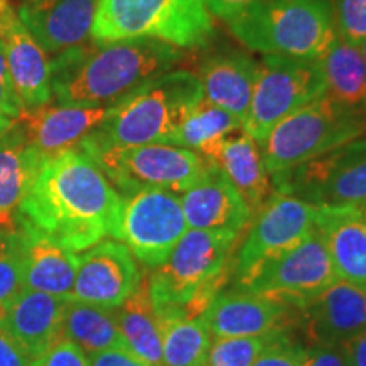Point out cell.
Returning a JSON list of instances; mask_svg holds the SVG:
<instances>
[{
    "instance_id": "74e56055",
    "label": "cell",
    "mask_w": 366,
    "mask_h": 366,
    "mask_svg": "<svg viewBox=\"0 0 366 366\" xmlns=\"http://www.w3.org/2000/svg\"><path fill=\"white\" fill-rule=\"evenodd\" d=\"M86 356H89L90 366H151L143 358L132 353L129 347H112V350Z\"/></svg>"
},
{
    "instance_id": "7bdbcfd3",
    "label": "cell",
    "mask_w": 366,
    "mask_h": 366,
    "mask_svg": "<svg viewBox=\"0 0 366 366\" xmlns=\"http://www.w3.org/2000/svg\"><path fill=\"white\" fill-rule=\"evenodd\" d=\"M12 122H14V119L7 117L6 114L0 112V134H2V132H6L9 127L12 126Z\"/></svg>"
},
{
    "instance_id": "60d3db41",
    "label": "cell",
    "mask_w": 366,
    "mask_h": 366,
    "mask_svg": "<svg viewBox=\"0 0 366 366\" xmlns=\"http://www.w3.org/2000/svg\"><path fill=\"white\" fill-rule=\"evenodd\" d=\"M31 361L16 341L0 331V366H31Z\"/></svg>"
},
{
    "instance_id": "f1b7e54d",
    "label": "cell",
    "mask_w": 366,
    "mask_h": 366,
    "mask_svg": "<svg viewBox=\"0 0 366 366\" xmlns=\"http://www.w3.org/2000/svg\"><path fill=\"white\" fill-rule=\"evenodd\" d=\"M319 61L326 79V94L366 119V63L360 46L337 38Z\"/></svg>"
},
{
    "instance_id": "f6af8a7d",
    "label": "cell",
    "mask_w": 366,
    "mask_h": 366,
    "mask_svg": "<svg viewBox=\"0 0 366 366\" xmlns=\"http://www.w3.org/2000/svg\"><path fill=\"white\" fill-rule=\"evenodd\" d=\"M4 2V0H0V4H2Z\"/></svg>"
},
{
    "instance_id": "e0dca14e",
    "label": "cell",
    "mask_w": 366,
    "mask_h": 366,
    "mask_svg": "<svg viewBox=\"0 0 366 366\" xmlns=\"http://www.w3.org/2000/svg\"><path fill=\"white\" fill-rule=\"evenodd\" d=\"M297 310L249 292H219L202 317L212 337H249L285 331L297 322Z\"/></svg>"
},
{
    "instance_id": "52a82bcc",
    "label": "cell",
    "mask_w": 366,
    "mask_h": 366,
    "mask_svg": "<svg viewBox=\"0 0 366 366\" xmlns=\"http://www.w3.org/2000/svg\"><path fill=\"white\" fill-rule=\"evenodd\" d=\"M366 134V119L334 100H312L277 124L262 144L268 175L299 167Z\"/></svg>"
},
{
    "instance_id": "4316f807",
    "label": "cell",
    "mask_w": 366,
    "mask_h": 366,
    "mask_svg": "<svg viewBox=\"0 0 366 366\" xmlns=\"http://www.w3.org/2000/svg\"><path fill=\"white\" fill-rule=\"evenodd\" d=\"M114 314L132 353L151 366H162V322L149 297L148 274L141 277L134 292L114 309Z\"/></svg>"
},
{
    "instance_id": "5b68a950",
    "label": "cell",
    "mask_w": 366,
    "mask_h": 366,
    "mask_svg": "<svg viewBox=\"0 0 366 366\" xmlns=\"http://www.w3.org/2000/svg\"><path fill=\"white\" fill-rule=\"evenodd\" d=\"M224 22L244 48L263 56L320 59L340 38L332 0H259Z\"/></svg>"
},
{
    "instance_id": "83f0119b",
    "label": "cell",
    "mask_w": 366,
    "mask_h": 366,
    "mask_svg": "<svg viewBox=\"0 0 366 366\" xmlns=\"http://www.w3.org/2000/svg\"><path fill=\"white\" fill-rule=\"evenodd\" d=\"M61 340L75 342L85 355H94L112 347H127L117 327L114 309L79 300L65 302Z\"/></svg>"
},
{
    "instance_id": "f546056e",
    "label": "cell",
    "mask_w": 366,
    "mask_h": 366,
    "mask_svg": "<svg viewBox=\"0 0 366 366\" xmlns=\"http://www.w3.org/2000/svg\"><path fill=\"white\" fill-rule=\"evenodd\" d=\"M239 129H242L239 119L204 99L178 124L164 144L195 151L205 159L222 139Z\"/></svg>"
},
{
    "instance_id": "f35d334b",
    "label": "cell",
    "mask_w": 366,
    "mask_h": 366,
    "mask_svg": "<svg viewBox=\"0 0 366 366\" xmlns=\"http://www.w3.org/2000/svg\"><path fill=\"white\" fill-rule=\"evenodd\" d=\"M204 2L209 12L212 14V17L227 21L251 6H254V4H258L259 0H204Z\"/></svg>"
},
{
    "instance_id": "d6986e66",
    "label": "cell",
    "mask_w": 366,
    "mask_h": 366,
    "mask_svg": "<svg viewBox=\"0 0 366 366\" xmlns=\"http://www.w3.org/2000/svg\"><path fill=\"white\" fill-rule=\"evenodd\" d=\"M99 0H24L17 16L49 58L90 41Z\"/></svg>"
},
{
    "instance_id": "8992f818",
    "label": "cell",
    "mask_w": 366,
    "mask_h": 366,
    "mask_svg": "<svg viewBox=\"0 0 366 366\" xmlns=\"http://www.w3.org/2000/svg\"><path fill=\"white\" fill-rule=\"evenodd\" d=\"M214 31L204 0H99L90 41L157 39L195 49L207 46Z\"/></svg>"
},
{
    "instance_id": "d6a6232c",
    "label": "cell",
    "mask_w": 366,
    "mask_h": 366,
    "mask_svg": "<svg viewBox=\"0 0 366 366\" xmlns=\"http://www.w3.org/2000/svg\"><path fill=\"white\" fill-rule=\"evenodd\" d=\"M24 287V256L17 227L0 229V307Z\"/></svg>"
},
{
    "instance_id": "ffe728a7",
    "label": "cell",
    "mask_w": 366,
    "mask_h": 366,
    "mask_svg": "<svg viewBox=\"0 0 366 366\" xmlns=\"http://www.w3.org/2000/svg\"><path fill=\"white\" fill-rule=\"evenodd\" d=\"M66 299L22 287L0 307V331L16 341L31 360L61 340Z\"/></svg>"
},
{
    "instance_id": "6da1fadb",
    "label": "cell",
    "mask_w": 366,
    "mask_h": 366,
    "mask_svg": "<svg viewBox=\"0 0 366 366\" xmlns=\"http://www.w3.org/2000/svg\"><path fill=\"white\" fill-rule=\"evenodd\" d=\"M121 194L84 149L46 158L21 204L24 221L59 246L79 253L116 237Z\"/></svg>"
},
{
    "instance_id": "603a6c76",
    "label": "cell",
    "mask_w": 366,
    "mask_h": 366,
    "mask_svg": "<svg viewBox=\"0 0 366 366\" xmlns=\"http://www.w3.org/2000/svg\"><path fill=\"white\" fill-rule=\"evenodd\" d=\"M259 61L239 49H219L199 66L204 99L244 122L258 76Z\"/></svg>"
},
{
    "instance_id": "7402d4cb",
    "label": "cell",
    "mask_w": 366,
    "mask_h": 366,
    "mask_svg": "<svg viewBox=\"0 0 366 366\" xmlns=\"http://www.w3.org/2000/svg\"><path fill=\"white\" fill-rule=\"evenodd\" d=\"M317 207V205H315ZM317 232L340 280L366 290V212L347 205H320Z\"/></svg>"
},
{
    "instance_id": "8fae6325",
    "label": "cell",
    "mask_w": 366,
    "mask_h": 366,
    "mask_svg": "<svg viewBox=\"0 0 366 366\" xmlns=\"http://www.w3.org/2000/svg\"><path fill=\"white\" fill-rule=\"evenodd\" d=\"M315 214V205L273 192L253 217L248 234L234 256L232 277H236V287H241L264 264L312 236Z\"/></svg>"
},
{
    "instance_id": "836d02e7",
    "label": "cell",
    "mask_w": 366,
    "mask_h": 366,
    "mask_svg": "<svg viewBox=\"0 0 366 366\" xmlns=\"http://www.w3.org/2000/svg\"><path fill=\"white\" fill-rule=\"evenodd\" d=\"M334 19L341 39L353 46L366 41V0H332Z\"/></svg>"
},
{
    "instance_id": "5bb4252c",
    "label": "cell",
    "mask_w": 366,
    "mask_h": 366,
    "mask_svg": "<svg viewBox=\"0 0 366 366\" xmlns=\"http://www.w3.org/2000/svg\"><path fill=\"white\" fill-rule=\"evenodd\" d=\"M141 277L124 242L102 239L79 256L75 283L66 300L116 309L134 292Z\"/></svg>"
},
{
    "instance_id": "4dcf8cb0",
    "label": "cell",
    "mask_w": 366,
    "mask_h": 366,
    "mask_svg": "<svg viewBox=\"0 0 366 366\" xmlns=\"http://www.w3.org/2000/svg\"><path fill=\"white\" fill-rule=\"evenodd\" d=\"M212 334L202 315L162 322V366H207Z\"/></svg>"
},
{
    "instance_id": "1f68e13d",
    "label": "cell",
    "mask_w": 366,
    "mask_h": 366,
    "mask_svg": "<svg viewBox=\"0 0 366 366\" xmlns=\"http://www.w3.org/2000/svg\"><path fill=\"white\" fill-rule=\"evenodd\" d=\"M288 331V329H285ZM282 331L249 337H219L209 351L207 366H253Z\"/></svg>"
},
{
    "instance_id": "2e32d148",
    "label": "cell",
    "mask_w": 366,
    "mask_h": 366,
    "mask_svg": "<svg viewBox=\"0 0 366 366\" xmlns=\"http://www.w3.org/2000/svg\"><path fill=\"white\" fill-rule=\"evenodd\" d=\"M112 105H84L51 102L24 109L16 121L22 134L43 158L75 149L102 124Z\"/></svg>"
},
{
    "instance_id": "7a4b0ae2",
    "label": "cell",
    "mask_w": 366,
    "mask_h": 366,
    "mask_svg": "<svg viewBox=\"0 0 366 366\" xmlns=\"http://www.w3.org/2000/svg\"><path fill=\"white\" fill-rule=\"evenodd\" d=\"M185 51L157 39L86 43L51 58L53 100L59 104L112 105L146 81L175 70Z\"/></svg>"
},
{
    "instance_id": "b9f144b4",
    "label": "cell",
    "mask_w": 366,
    "mask_h": 366,
    "mask_svg": "<svg viewBox=\"0 0 366 366\" xmlns=\"http://www.w3.org/2000/svg\"><path fill=\"white\" fill-rule=\"evenodd\" d=\"M347 366H366V329L341 345Z\"/></svg>"
},
{
    "instance_id": "4fadbf2b",
    "label": "cell",
    "mask_w": 366,
    "mask_h": 366,
    "mask_svg": "<svg viewBox=\"0 0 366 366\" xmlns=\"http://www.w3.org/2000/svg\"><path fill=\"white\" fill-rule=\"evenodd\" d=\"M337 280L329 253L317 232L294 249L259 268L239 290L267 297L269 300L299 310Z\"/></svg>"
},
{
    "instance_id": "d4e9b609",
    "label": "cell",
    "mask_w": 366,
    "mask_h": 366,
    "mask_svg": "<svg viewBox=\"0 0 366 366\" xmlns=\"http://www.w3.org/2000/svg\"><path fill=\"white\" fill-rule=\"evenodd\" d=\"M205 162L219 168L239 192L253 217L273 194L259 144L246 131H236L217 144Z\"/></svg>"
},
{
    "instance_id": "d590c367",
    "label": "cell",
    "mask_w": 366,
    "mask_h": 366,
    "mask_svg": "<svg viewBox=\"0 0 366 366\" xmlns=\"http://www.w3.org/2000/svg\"><path fill=\"white\" fill-rule=\"evenodd\" d=\"M31 366H90L89 356L75 342L58 340L43 355L31 361Z\"/></svg>"
},
{
    "instance_id": "44dd1931",
    "label": "cell",
    "mask_w": 366,
    "mask_h": 366,
    "mask_svg": "<svg viewBox=\"0 0 366 366\" xmlns=\"http://www.w3.org/2000/svg\"><path fill=\"white\" fill-rule=\"evenodd\" d=\"M189 229L244 232L253 212L227 177L209 163L205 175L180 197Z\"/></svg>"
},
{
    "instance_id": "7c38bea8",
    "label": "cell",
    "mask_w": 366,
    "mask_h": 366,
    "mask_svg": "<svg viewBox=\"0 0 366 366\" xmlns=\"http://www.w3.org/2000/svg\"><path fill=\"white\" fill-rule=\"evenodd\" d=\"M187 231L178 194L146 189L121 195L116 239L146 267L157 268L167 262Z\"/></svg>"
},
{
    "instance_id": "9c48e42d",
    "label": "cell",
    "mask_w": 366,
    "mask_h": 366,
    "mask_svg": "<svg viewBox=\"0 0 366 366\" xmlns=\"http://www.w3.org/2000/svg\"><path fill=\"white\" fill-rule=\"evenodd\" d=\"M324 94L326 79L319 59L264 54L242 131L262 144L283 119Z\"/></svg>"
},
{
    "instance_id": "8d00e7d4",
    "label": "cell",
    "mask_w": 366,
    "mask_h": 366,
    "mask_svg": "<svg viewBox=\"0 0 366 366\" xmlns=\"http://www.w3.org/2000/svg\"><path fill=\"white\" fill-rule=\"evenodd\" d=\"M24 109V104H22V100L12 85L6 56H4V48L0 44V112L6 114L11 119H17Z\"/></svg>"
},
{
    "instance_id": "484cf974",
    "label": "cell",
    "mask_w": 366,
    "mask_h": 366,
    "mask_svg": "<svg viewBox=\"0 0 366 366\" xmlns=\"http://www.w3.org/2000/svg\"><path fill=\"white\" fill-rule=\"evenodd\" d=\"M44 159L27 143L16 121L0 134V229L17 227L21 204Z\"/></svg>"
},
{
    "instance_id": "ab89813d",
    "label": "cell",
    "mask_w": 366,
    "mask_h": 366,
    "mask_svg": "<svg viewBox=\"0 0 366 366\" xmlns=\"http://www.w3.org/2000/svg\"><path fill=\"white\" fill-rule=\"evenodd\" d=\"M305 366H347L341 346H312Z\"/></svg>"
},
{
    "instance_id": "e575fe53",
    "label": "cell",
    "mask_w": 366,
    "mask_h": 366,
    "mask_svg": "<svg viewBox=\"0 0 366 366\" xmlns=\"http://www.w3.org/2000/svg\"><path fill=\"white\" fill-rule=\"evenodd\" d=\"M309 350L292 340L288 331H282L256 358L253 366H305Z\"/></svg>"
},
{
    "instance_id": "ac0fdd59",
    "label": "cell",
    "mask_w": 366,
    "mask_h": 366,
    "mask_svg": "<svg viewBox=\"0 0 366 366\" xmlns=\"http://www.w3.org/2000/svg\"><path fill=\"white\" fill-rule=\"evenodd\" d=\"M297 322L312 346H341L366 329V290L337 278L299 310Z\"/></svg>"
},
{
    "instance_id": "ba28073f",
    "label": "cell",
    "mask_w": 366,
    "mask_h": 366,
    "mask_svg": "<svg viewBox=\"0 0 366 366\" xmlns=\"http://www.w3.org/2000/svg\"><path fill=\"white\" fill-rule=\"evenodd\" d=\"M121 195L157 189L183 194L207 172L209 163L195 151L172 144L85 151Z\"/></svg>"
},
{
    "instance_id": "30bf717a",
    "label": "cell",
    "mask_w": 366,
    "mask_h": 366,
    "mask_svg": "<svg viewBox=\"0 0 366 366\" xmlns=\"http://www.w3.org/2000/svg\"><path fill=\"white\" fill-rule=\"evenodd\" d=\"M269 177L277 194L317 207L347 205L366 210V136Z\"/></svg>"
},
{
    "instance_id": "9a60e30c",
    "label": "cell",
    "mask_w": 366,
    "mask_h": 366,
    "mask_svg": "<svg viewBox=\"0 0 366 366\" xmlns=\"http://www.w3.org/2000/svg\"><path fill=\"white\" fill-rule=\"evenodd\" d=\"M0 44L12 85L24 107L51 102V58L22 24L9 0L0 4Z\"/></svg>"
},
{
    "instance_id": "3957f363",
    "label": "cell",
    "mask_w": 366,
    "mask_h": 366,
    "mask_svg": "<svg viewBox=\"0 0 366 366\" xmlns=\"http://www.w3.org/2000/svg\"><path fill=\"white\" fill-rule=\"evenodd\" d=\"M242 232L189 229L167 262L148 274L159 322L202 315L232 274L231 256Z\"/></svg>"
},
{
    "instance_id": "ee69618b",
    "label": "cell",
    "mask_w": 366,
    "mask_h": 366,
    "mask_svg": "<svg viewBox=\"0 0 366 366\" xmlns=\"http://www.w3.org/2000/svg\"><path fill=\"white\" fill-rule=\"evenodd\" d=\"M360 49H361V54H363V58H365V63H366V41L363 44L360 46Z\"/></svg>"
},
{
    "instance_id": "277c9868",
    "label": "cell",
    "mask_w": 366,
    "mask_h": 366,
    "mask_svg": "<svg viewBox=\"0 0 366 366\" xmlns=\"http://www.w3.org/2000/svg\"><path fill=\"white\" fill-rule=\"evenodd\" d=\"M202 100L199 76L189 70L164 71L112 104L102 124L79 148L94 151L164 144Z\"/></svg>"
},
{
    "instance_id": "cb8c5ba5",
    "label": "cell",
    "mask_w": 366,
    "mask_h": 366,
    "mask_svg": "<svg viewBox=\"0 0 366 366\" xmlns=\"http://www.w3.org/2000/svg\"><path fill=\"white\" fill-rule=\"evenodd\" d=\"M17 231L24 256V287L68 299L79 269V256L21 219Z\"/></svg>"
}]
</instances>
